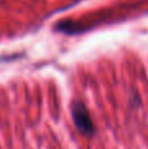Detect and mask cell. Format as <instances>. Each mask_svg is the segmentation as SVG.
<instances>
[{"instance_id":"cell-1","label":"cell","mask_w":148,"mask_h":149,"mask_svg":"<svg viewBox=\"0 0 148 149\" xmlns=\"http://www.w3.org/2000/svg\"><path fill=\"white\" fill-rule=\"evenodd\" d=\"M72 116H73V122H75V126L81 134L88 135L91 136L94 132V126L93 122L91 119L87 107L80 102H76L72 107Z\"/></svg>"}]
</instances>
